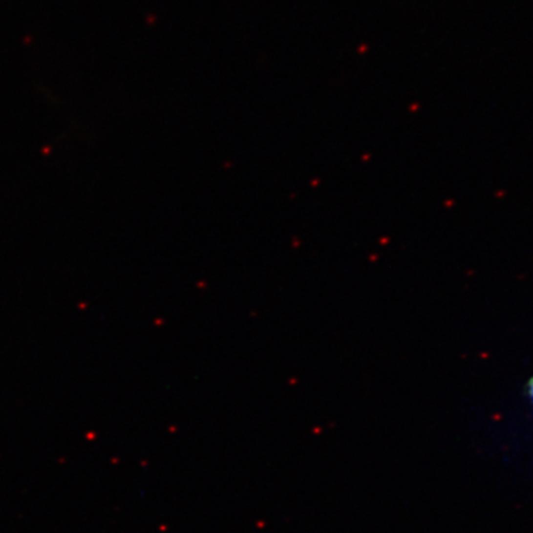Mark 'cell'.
I'll list each match as a JSON object with an SVG mask.
<instances>
[{"label": "cell", "mask_w": 533, "mask_h": 533, "mask_svg": "<svg viewBox=\"0 0 533 533\" xmlns=\"http://www.w3.org/2000/svg\"><path fill=\"white\" fill-rule=\"evenodd\" d=\"M530 394L533 399V379L531 380V384H530Z\"/></svg>", "instance_id": "cell-1"}]
</instances>
